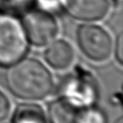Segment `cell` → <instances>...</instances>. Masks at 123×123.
<instances>
[{
  "instance_id": "cell-1",
  "label": "cell",
  "mask_w": 123,
  "mask_h": 123,
  "mask_svg": "<svg viewBox=\"0 0 123 123\" xmlns=\"http://www.w3.org/2000/svg\"><path fill=\"white\" fill-rule=\"evenodd\" d=\"M7 87L14 96L27 102L46 98L54 88V80L48 68L34 58H24L8 67Z\"/></svg>"
},
{
  "instance_id": "cell-2",
  "label": "cell",
  "mask_w": 123,
  "mask_h": 123,
  "mask_svg": "<svg viewBox=\"0 0 123 123\" xmlns=\"http://www.w3.org/2000/svg\"><path fill=\"white\" fill-rule=\"evenodd\" d=\"M99 94V85L93 74L86 68L77 67L63 80L59 96L83 109L95 105Z\"/></svg>"
},
{
  "instance_id": "cell-3",
  "label": "cell",
  "mask_w": 123,
  "mask_h": 123,
  "mask_svg": "<svg viewBox=\"0 0 123 123\" xmlns=\"http://www.w3.org/2000/svg\"><path fill=\"white\" fill-rule=\"evenodd\" d=\"M29 42L21 22L14 15L0 14V67H9L24 58Z\"/></svg>"
},
{
  "instance_id": "cell-4",
  "label": "cell",
  "mask_w": 123,
  "mask_h": 123,
  "mask_svg": "<svg viewBox=\"0 0 123 123\" xmlns=\"http://www.w3.org/2000/svg\"><path fill=\"white\" fill-rule=\"evenodd\" d=\"M21 24L29 44L44 47L58 36V21L51 13L40 8H30L23 13Z\"/></svg>"
},
{
  "instance_id": "cell-5",
  "label": "cell",
  "mask_w": 123,
  "mask_h": 123,
  "mask_svg": "<svg viewBox=\"0 0 123 123\" xmlns=\"http://www.w3.org/2000/svg\"><path fill=\"white\" fill-rule=\"evenodd\" d=\"M76 41L83 54L92 61H105L112 53L111 36L98 24L85 23L79 25L76 30Z\"/></svg>"
},
{
  "instance_id": "cell-6",
  "label": "cell",
  "mask_w": 123,
  "mask_h": 123,
  "mask_svg": "<svg viewBox=\"0 0 123 123\" xmlns=\"http://www.w3.org/2000/svg\"><path fill=\"white\" fill-rule=\"evenodd\" d=\"M62 8L76 20L94 23L103 19L111 7V0H61Z\"/></svg>"
},
{
  "instance_id": "cell-7",
  "label": "cell",
  "mask_w": 123,
  "mask_h": 123,
  "mask_svg": "<svg viewBox=\"0 0 123 123\" xmlns=\"http://www.w3.org/2000/svg\"><path fill=\"white\" fill-rule=\"evenodd\" d=\"M43 58L52 68L65 70L68 68L75 60V50L68 41L62 39H55L46 45Z\"/></svg>"
},
{
  "instance_id": "cell-8",
  "label": "cell",
  "mask_w": 123,
  "mask_h": 123,
  "mask_svg": "<svg viewBox=\"0 0 123 123\" xmlns=\"http://www.w3.org/2000/svg\"><path fill=\"white\" fill-rule=\"evenodd\" d=\"M80 109L58 96L49 104L47 118L49 123H76Z\"/></svg>"
},
{
  "instance_id": "cell-9",
  "label": "cell",
  "mask_w": 123,
  "mask_h": 123,
  "mask_svg": "<svg viewBox=\"0 0 123 123\" xmlns=\"http://www.w3.org/2000/svg\"><path fill=\"white\" fill-rule=\"evenodd\" d=\"M12 123H49L47 114L41 105L33 102L18 104L12 117Z\"/></svg>"
},
{
  "instance_id": "cell-10",
  "label": "cell",
  "mask_w": 123,
  "mask_h": 123,
  "mask_svg": "<svg viewBox=\"0 0 123 123\" xmlns=\"http://www.w3.org/2000/svg\"><path fill=\"white\" fill-rule=\"evenodd\" d=\"M76 123H108L104 111L95 105L80 109Z\"/></svg>"
},
{
  "instance_id": "cell-11",
  "label": "cell",
  "mask_w": 123,
  "mask_h": 123,
  "mask_svg": "<svg viewBox=\"0 0 123 123\" xmlns=\"http://www.w3.org/2000/svg\"><path fill=\"white\" fill-rule=\"evenodd\" d=\"M33 0H0V11L3 14L15 15L23 14L29 7Z\"/></svg>"
},
{
  "instance_id": "cell-12",
  "label": "cell",
  "mask_w": 123,
  "mask_h": 123,
  "mask_svg": "<svg viewBox=\"0 0 123 123\" xmlns=\"http://www.w3.org/2000/svg\"><path fill=\"white\" fill-rule=\"evenodd\" d=\"M36 3L38 8L53 14L62 9L61 0H36Z\"/></svg>"
},
{
  "instance_id": "cell-13",
  "label": "cell",
  "mask_w": 123,
  "mask_h": 123,
  "mask_svg": "<svg viewBox=\"0 0 123 123\" xmlns=\"http://www.w3.org/2000/svg\"><path fill=\"white\" fill-rule=\"evenodd\" d=\"M11 111V103L5 93L0 90V122L6 120Z\"/></svg>"
},
{
  "instance_id": "cell-14",
  "label": "cell",
  "mask_w": 123,
  "mask_h": 123,
  "mask_svg": "<svg viewBox=\"0 0 123 123\" xmlns=\"http://www.w3.org/2000/svg\"><path fill=\"white\" fill-rule=\"evenodd\" d=\"M114 53L116 60L120 65L123 63V36L122 33H120L117 37L115 41V47H114Z\"/></svg>"
},
{
  "instance_id": "cell-15",
  "label": "cell",
  "mask_w": 123,
  "mask_h": 123,
  "mask_svg": "<svg viewBox=\"0 0 123 123\" xmlns=\"http://www.w3.org/2000/svg\"><path fill=\"white\" fill-rule=\"evenodd\" d=\"M114 123H123V120H122V117H120L118 120L115 121Z\"/></svg>"
}]
</instances>
